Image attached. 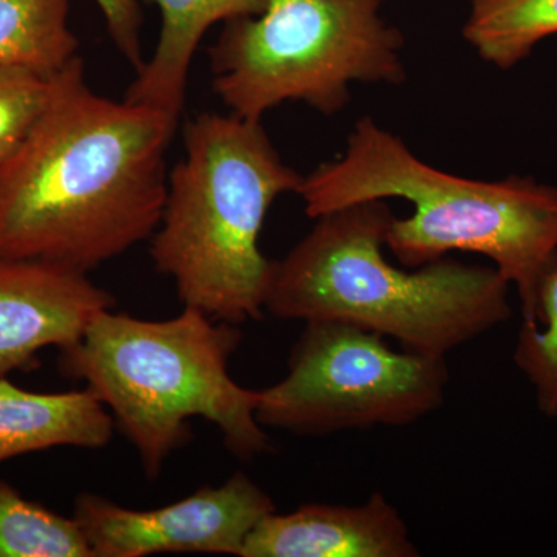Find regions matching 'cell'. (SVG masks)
I'll return each instance as SVG.
<instances>
[{
	"mask_svg": "<svg viewBox=\"0 0 557 557\" xmlns=\"http://www.w3.org/2000/svg\"><path fill=\"white\" fill-rule=\"evenodd\" d=\"M116 49L132 67L145 64L141 49L143 14L138 0H95Z\"/></svg>",
	"mask_w": 557,
	"mask_h": 557,
	"instance_id": "18",
	"label": "cell"
},
{
	"mask_svg": "<svg viewBox=\"0 0 557 557\" xmlns=\"http://www.w3.org/2000/svg\"><path fill=\"white\" fill-rule=\"evenodd\" d=\"M446 358L395 351L384 336L336 321L306 322L288 373L260 392L258 421L295 435L408 426L445 403Z\"/></svg>",
	"mask_w": 557,
	"mask_h": 557,
	"instance_id": "7",
	"label": "cell"
},
{
	"mask_svg": "<svg viewBox=\"0 0 557 557\" xmlns=\"http://www.w3.org/2000/svg\"><path fill=\"white\" fill-rule=\"evenodd\" d=\"M115 299L89 273L46 260L0 258V379L72 346Z\"/></svg>",
	"mask_w": 557,
	"mask_h": 557,
	"instance_id": "9",
	"label": "cell"
},
{
	"mask_svg": "<svg viewBox=\"0 0 557 557\" xmlns=\"http://www.w3.org/2000/svg\"><path fill=\"white\" fill-rule=\"evenodd\" d=\"M0 557H95L75 518H64L0 480Z\"/></svg>",
	"mask_w": 557,
	"mask_h": 557,
	"instance_id": "15",
	"label": "cell"
},
{
	"mask_svg": "<svg viewBox=\"0 0 557 557\" xmlns=\"http://www.w3.org/2000/svg\"><path fill=\"white\" fill-rule=\"evenodd\" d=\"M161 14L156 49L138 70L126 100L182 115L190 64L209 28L258 16L269 0H153Z\"/></svg>",
	"mask_w": 557,
	"mask_h": 557,
	"instance_id": "12",
	"label": "cell"
},
{
	"mask_svg": "<svg viewBox=\"0 0 557 557\" xmlns=\"http://www.w3.org/2000/svg\"><path fill=\"white\" fill-rule=\"evenodd\" d=\"M394 218L386 200L318 218L284 259L274 260L265 313L357 325L440 358L511 319V285L496 267L448 256L413 271L391 265L383 247Z\"/></svg>",
	"mask_w": 557,
	"mask_h": 557,
	"instance_id": "3",
	"label": "cell"
},
{
	"mask_svg": "<svg viewBox=\"0 0 557 557\" xmlns=\"http://www.w3.org/2000/svg\"><path fill=\"white\" fill-rule=\"evenodd\" d=\"M302 182L262 121L201 113L186 124L185 153L150 237L153 265L183 306L234 325L262 319L274 260L260 251V233L274 201Z\"/></svg>",
	"mask_w": 557,
	"mask_h": 557,
	"instance_id": "4",
	"label": "cell"
},
{
	"mask_svg": "<svg viewBox=\"0 0 557 557\" xmlns=\"http://www.w3.org/2000/svg\"><path fill=\"white\" fill-rule=\"evenodd\" d=\"M537 306V324L523 322L512 359L533 387L541 413L557 418V262L542 278Z\"/></svg>",
	"mask_w": 557,
	"mask_h": 557,
	"instance_id": "16",
	"label": "cell"
},
{
	"mask_svg": "<svg viewBox=\"0 0 557 557\" xmlns=\"http://www.w3.org/2000/svg\"><path fill=\"white\" fill-rule=\"evenodd\" d=\"M70 0H0V67L53 76L78 58Z\"/></svg>",
	"mask_w": 557,
	"mask_h": 557,
	"instance_id": "13",
	"label": "cell"
},
{
	"mask_svg": "<svg viewBox=\"0 0 557 557\" xmlns=\"http://www.w3.org/2000/svg\"><path fill=\"white\" fill-rule=\"evenodd\" d=\"M397 508L381 493L366 504L302 505L271 512L251 531L240 557H418Z\"/></svg>",
	"mask_w": 557,
	"mask_h": 557,
	"instance_id": "10",
	"label": "cell"
},
{
	"mask_svg": "<svg viewBox=\"0 0 557 557\" xmlns=\"http://www.w3.org/2000/svg\"><path fill=\"white\" fill-rule=\"evenodd\" d=\"M383 0H269L225 24L211 49L212 89L240 119L262 121L288 101L336 115L354 83L406 79L401 33Z\"/></svg>",
	"mask_w": 557,
	"mask_h": 557,
	"instance_id": "6",
	"label": "cell"
},
{
	"mask_svg": "<svg viewBox=\"0 0 557 557\" xmlns=\"http://www.w3.org/2000/svg\"><path fill=\"white\" fill-rule=\"evenodd\" d=\"M53 76L28 67H0V171L49 108Z\"/></svg>",
	"mask_w": 557,
	"mask_h": 557,
	"instance_id": "17",
	"label": "cell"
},
{
	"mask_svg": "<svg viewBox=\"0 0 557 557\" xmlns=\"http://www.w3.org/2000/svg\"><path fill=\"white\" fill-rule=\"evenodd\" d=\"M298 194L311 219L361 201H410L413 214L394 218L386 237L403 265L418 269L453 251L486 256L518 292L523 322L537 324L539 287L557 262V186L440 171L364 116L346 152L304 177Z\"/></svg>",
	"mask_w": 557,
	"mask_h": 557,
	"instance_id": "2",
	"label": "cell"
},
{
	"mask_svg": "<svg viewBox=\"0 0 557 557\" xmlns=\"http://www.w3.org/2000/svg\"><path fill=\"white\" fill-rule=\"evenodd\" d=\"M178 119L91 89L81 58L53 76L49 108L0 171V258L90 273L150 239Z\"/></svg>",
	"mask_w": 557,
	"mask_h": 557,
	"instance_id": "1",
	"label": "cell"
},
{
	"mask_svg": "<svg viewBox=\"0 0 557 557\" xmlns=\"http://www.w3.org/2000/svg\"><path fill=\"white\" fill-rule=\"evenodd\" d=\"M115 420L89 388L40 394L0 379V463L40 450L100 449Z\"/></svg>",
	"mask_w": 557,
	"mask_h": 557,
	"instance_id": "11",
	"label": "cell"
},
{
	"mask_svg": "<svg viewBox=\"0 0 557 557\" xmlns=\"http://www.w3.org/2000/svg\"><path fill=\"white\" fill-rule=\"evenodd\" d=\"M557 35V0H472L463 36L494 67L527 60L537 44Z\"/></svg>",
	"mask_w": 557,
	"mask_h": 557,
	"instance_id": "14",
	"label": "cell"
},
{
	"mask_svg": "<svg viewBox=\"0 0 557 557\" xmlns=\"http://www.w3.org/2000/svg\"><path fill=\"white\" fill-rule=\"evenodd\" d=\"M274 511L273 498L247 474L236 472L223 485L200 487L182 500L145 511L81 493L73 518L95 557L161 553L240 556L251 531Z\"/></svg>",
	"mask_w": 557,
	"mask_h": 557,
	"instance_id": "8",
	"label": "cell"
},
{
	"mask_svg": "<svg viewBox=\"0 0 557 557\" xmlns=\"http://www.w3.org/2000/svg\"><path fill=\"white\" fill-rule=\"evenodd\" d=\"M242 332L185 307L168 321L101 311L83 338L60 350L62 375L84 381L138 450L149 479L190 440V418L222 432L233 456L252 460L270 449L256 412L259 391L231 379Z\"/></svg>",
	"mask_w": 557,
	"mask_h": 557,
	"instance_id": "5",
	"label": "cell"
}]
</instances>
